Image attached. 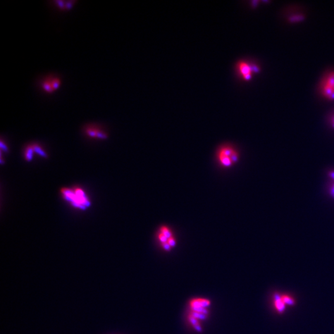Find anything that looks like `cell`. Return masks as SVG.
<instances>
[{
    "instance_id": "obj_9",
    "label": "cell",
    "mask_w": 334,
    "mask_h": 334,
    "mask_svg": "<svg viewBox=\"0 0 334 334\" xmlns=\"http://www.w3.org/2000/svg\"><path fill=\"white\" fill-rule=\"evenodd\" d=\"M34 154L35 153H34L32 144H28V145L25 147L24 152V156L25 160L28 162L32 161L33 158Z\"/></svg>"
},
{
    "instance_id": "obj_1",
    "label": "cell",
    "mask_w": 334,
    "mask_h": 334,
    "mask_svg": "<svg viewBox=\"0 0 334 334\" xmlns=\"http://www.w3.org/2000/svg\"><path fill=\"white\" fill-rule=\"evenodd\" d=\"M60 194L64 201L75 209L85 210L91 205L89 197L81 187L63 188L60 190Z\"/></svg>"
},
{
    "instance_id": "obj_5",
    "label": "cell",
    "mask_w": 334,
    "mask_h": 334,
    "mask_svg": "<svg viewBox=\"0 0 334 334\" xmlns=\"http://www.w3.org/2000/svg\"><path fill=\"white\" fill-rule=\"evenodd\" d=\"M83 130L85 135L90 139L105 140L109 138L107 131L97 124H86Z\"/></svg>"
},
{
    "instance_id": "obj_12",
    "label": "cell",
    "mask_w": 334,
    "mask_h": 334,
    "mask_svg": "<svg viewBox=\"0 0 334 334\" xmlns=\"http://www.w3.org/2000/svg\"><path fill=\"white\" fill-rule=\"evenodd\" d=\"M54 3L60 10L66 11V1H55Z\"/></svg>"
},
{
    "instance_id": "obj_6",
    "label": "cell",
    "mask_w": 334,
    "mask_h": 334,
    "mask_svg": "<svg viewBox=\"0 0 334 334\" xmlns=\"http://www.w3.org/2000/svg\"><path fill=\"white\" fill-rule=\"evenodd\" d=\"M61 85V80L59 77L50 75L45 77L41 82V89L47 94H52L58 90Z\"/></svg>"
},
{
    "instance_id": "obj_16",
    "label": "cell",
    "mask_w": 334,
    "mask_h": 334,
    "mask_svg": "<svg viewBox=\"0 0 334 334\" xmlns=\"http://www.w3.org/2000/svg\"><path fill=\"white\" fill-rule=\"evenodd\" d=\"M332 126L334 127V116L332 118Z\"/></svg>"
},
{
    "instance_id": "obj_14",
    "label": "cell",
    "mask_w": 334,
    "mask_h": 334,
    "mask_svg": "<svg viewBox=\"0 0 334 334\" xmlns=\"http://www.w3.org/2000/svg\"><path fill=\"white\" fill-rule=\"evenodd\" d=\"M167 243L170 245V246L171 248L175 246V244H176V241H175V240L174 237H173V236H171V237L169 238L168 239V240H167Z\"/></svg>"
},
{
    "instance_id": "obj_11",
    "label": "cell",
    "mask_w": 334,
    "mask_h": 334,
    "mask_svg": "<svg viewBox=\"0 0 334 334\" xmlns=\"http://www.w3.org/2000/svg\"><path fill=\"white\" fill-rule=\"evenodd\" d=\"M281 299L282 300V301L283 302V303L285 305H293L295 304V301L293 298H291L290 296H288V295H282L281 296Z\"/></svg>"
},
{
    "instance_id": "obj_10",
    "label": "cell",
    "mask_w": 334,
    "mask_h": 334,
    "mask_svg": "<svg viewBox=\"0 0 334 334\" xmlns=\"http://www.w3.org/2000/svg\"><path fill=\"white\" fill-rule=\"evenodd\" d=\"M285 305L283 303V302L282 301L281 299V296H279L278 295H276L275 296V306L276 307L277 309V310L278 311V312H283L285 308Z\"/></svg>"
},
{
    "instance_id": "obj_8",
    "label": "cell",
    "mask_w": 334,
    "mask_h": 334,
    "mask_svg": "<svg viewBox=\"0 0 334 334\" xmlns=\"http://www.w3.org/2000/svg\"><path fill=\"white\" fill-rule=\"evenodd\" d=\"M32 147H33V151H34V153L43 158H47L48 157V155H47V153L46 152V151L44 150V149L42 147V146L39 144H37V143H33L32 144Z\"/></svg>"
},
{
    "instance_id": "obj_2",
    "label": "cell",
    "mask_w": 334,
    "mask_h": 334,
    "mask_svg": "<svg viewBox=\"0 0 334 334\" xmlns=\"http://www.w3.org/2000/svg\"><path fill=\"white\" fill-rule=\"evenodd\" d=\"M210 305V301L206 298H193L190 303L191 314L190 316L199 319H203L207 314V308Z\"/></svg>"
},
{
    "instance_id": "obj_13",
    "label": "cell",
    "mask_w": 334,
    "mask_h": 334,
    "mask_svg": "<svg viewBox=\"0 0 334 334\" xmlns=\"http://www.w3.org/2000/svg\"><path fill=\"white\" fill-rule=\"evenodd\" d=\"M160 232L162 233H163L164 235H165L168 238H169L173 236L172 235H171V233L170 230H169V228H168L166 226H162V227L160 228Z\"/></svg>"
},
{
    "instance_id": "obj_4",
    "label": "cell",
    "mask_w": 334,
    "mask_h": 334,
    "mask_svg": "<svg viewBox=\"0 0 334 334\" xmlns=\"http://www.w3.org/2000/svg\"><path fill=\"white\" fill-rule=\"evenodd\" d=\"M321 91L326 99L334 100V72H330L324 76L321 85Z\"/></svg>"
},
{
    "instance_id": "obj_3",
    "label": "cell",
    "mask_w": 334,
    "mask_h": 334,
    "mask_svg": "<svg viewBox=\"0 0 334 334\" xmlns=\"http://www.w3.org/2000/svg\"><path fill=\"white\" fill-rule=\"evenodd\" d=\"M220 163L224 167H230L238 159V154L236 150L230 147H223L218 153Z\"/></svg>"
},
{
    "instance_id": "obj_15",
    "label": "cell",
    "mask_w": 334,
    "mask_h": 334,
    "mask_svg": "<svg viewBox=\"0 0 334 334\" xmlns=\"http://www.w3.org/2000/svg\"><path fill=\"white\" fill-rule=\"evenodd\" d=\"M1 149H4V152H7V151L8 150V147H7L6 144L3 143V140L1 141Z\"/></svg>"
},
{
    "instance_id": "obj_7",
    "label": "cell",
    "mask_w": 334,
    "mask_h": 334,
    "mask_svg": "<svg viewBox=\"0 0 334 334\" xmlns=\"http://www.w3.org/2000/svg\"><path fill=\"white\" fill-rule=\"evenodd\" d=\"M238 69L240 74L242 75L244 79H250L252 73L253 72L254 68L246 62L241 61L238 64Z\"/></svg>"
}]
</instances>
